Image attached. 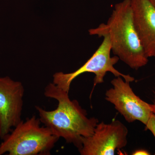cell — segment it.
Instances as JSON below:
<instances>
[{
	"label": "cell",
	"instance_id": "obj_1",
	"mask_svg": "<svg viewBox=\"0 0 155 155\" xmlns=\"http://www.w3.org/2000/svg\"><path fill=\"white\" fill-rule=\"evenodd\" d=\"M44 94L47 97L57 100L58 105L51 111L35 106L41 123L55 135L62 137L67 143L73 144L79 150L83 137L93 134L98 119L88 118L86 110L81 107L77 100H70L69 92L54 83L47 85Z\"/></svg>",
	"mask_w": 155,
	"mask_h": 155
},
{
	"label": "cell",
	"instance_id": "obj_2",
	"mask_svg": "<svg viewBox=\"0 0 155 155\" xmlns=\"http://www.w3.org/2000/svg\"><path fill=\"white\" fill-rule=\"evenodd\" d=\"M97 28L108 34L111 51L130 68L137 70L147 64L148 58L134 25L130 0L116 4L107 24Z\"/></svg>",
	"mask_w": 155,
	"mask_h": 155
},
{
	"label": "cell",
	"instance_id": "obj_3",
	"mask_svg": "<svg viewBox=\"0 0 155 155\" xmlns=\"http://www.w3.org/2000/svg\"><path fill=\"white\" fill-rule=\"evenodd\" d=\"M39 118L32 116L22 120L2 140L0 155H49L59 137L48 127L41 126Z\"/></svg>",
	"mask_w": 155,
	"mask_h": 155
},
{
	"label": "cell",
	"instance_id": "obj_4",
	"mask_svg": "<svg viewBox=\"0 0 155 155\" xmlns=\"http://www.w3.org/2000/svg\"><path fill=\"white\" fill-rule=\"evenodd\" d=\"M90 35H97L104 38L102 42L91 58L83 66L74 72L69 73L58 72L53 75V83L62 90L69 92L70 85L78 76L90 72L95 74L94 86L104 82V78L107 72H111L115 77H122L129 82L134 81V78L129 75H125L115 69L116 65L119 59L117 56L111 57V45L108 34L97 28L89 30Z\"/></svg>",
	"mask_w": 155,
	"mask_h": 155
},
{
	"label": "cell",
	"instance_id": "obj_5",
	"mask_svg": "<svg viewBox=\"0 0 155 155\" xmlns=\"http://www.w3.org/2000/svg\"><path fill=\"white\" fill-rule=\"evenodd\" d=\"M113 87L107 91L105 99L128 123L139 121L146 125L153 113V105L141 100L134 94L130 82L117 77L111 81Z\"/></svg>",
	"mask_w": 155,
	"mask_h": 155
},
{
	"label": "cell",
	"instance_id": "obj_6",
	"mask_svg": "<svg viewBox=\"0 0 155 155\" xmlns=\"http://www.w3.org/2000/svg\"><path fill=\"white\" fill-rule=\"evenodd\" d=\"M127 127L119 120L98 123L92 135L82 139L78 151L81 155H115L116 150L127 145Z\"/></svg>",
	"mask_w": 155,
	"mask_h": 155
},
{
	"label": "cell",
	"instance_id": "obj_7",
	"mask_svg": "<svg viewBox=\"0 0 155 155\" xmlns=\"http://www.w3.org/2000/svg\"><path fill=\"white\" fill-rule=\"evenodd\" d=\"M24 87L8 76L0 77V138L3 140L22 121Z\"/></svg>",
	"mask_w": 155,
	"mask_h": 155
},
{
	"label": "cell",
	"instance_id": "obj_8",
	"mask_svg": "<svg viewBox=\"0 0 155 155\" xmlns=\"http://www.w3.org/2000/svg\"><path fill=\"white\" fill-rule=\"evenodd\" d=\"M134 25L148 58L155 57V6L150 0H130Z\"/></svg>",
	"mask_w": 155,
	"mask_h": 155
},
{
	"label": "cell",
	"instance_id": "obj_9",
	"mask_svg": "<svg viewBox=\"0 0 155 155\" xmlns=\"http://www.w3.org/2000/svg\"><path fill=\"white\" fill-rule=\"evenodd\" d=\"M146 129L152 132L155 137V114H153L145 125Z\"/></svg>",
	"mask_w": 155,
	"mask_h": 155
},
{
	"label": "cell",
	"instance_id": "obj_10",
	"mask_svg": "<svg viewBox=\"0 0 155 155\" xmlns=\"http://www.w3.org/2000/svg\"><path fill=\"white\" fill-rule=\"evenodd\" d=\"M133 155H150L147 151L144 150H139L135 151L133 153Z\"/></svg>",
	"mask_w": 155,
	"mask_h": 155
},
{
	"label": "cell",
	"instance_id": "obj_11",
	"mask_svg": "<svg viewBox=\"0 0 155 155\" xmlns=\"http://www.w3.org/2000/svg\"><path fill=\"white\" fill-rule=\"evenodd\" d=\"M153 113L155 114V104L153 105Z\"/></svg>",
	"mask_w": 155,
	"mask_h": 155
},
{
	"label": "cell",
	"instance_id": "obj_12",
	"mask_svg": "<svg viewBox=\"0 0 155 155\" xmlns=\"http://www.w3.org/2000/svg\"><path fill=\"white\" fill-rule=\"evenodd\" d=\"M150 1L153 3V5L155 6V0H150Z\"/></svg>",
	"mask_w": 155,
	"mask_h": 155
},
{
	"label": "cell",
	"instance_id": "obj_13",
	"mask_svg": "<svg viewBox=\"0 0 155 155\" xmlns=\"http://www.w3.org/2000/svg\"></svg>",
	"mask_w": 155,
	"mask_h": 155
}]
</instances>
